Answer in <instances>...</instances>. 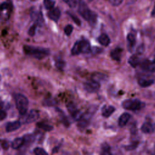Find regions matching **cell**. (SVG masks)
Masks as SVG:
<instances>
[{"label":"cell","instance_id":"83f0119b","mask_svg":"<svg viewBox=\"0 0 155 155\" xmlns=\"http://www.w3.org/2000/svg\"><path fill=\"white\" fill-rule=\"evenodd\" d=\"M63 1L71 8L75 7L77 4V0H63Z\"/></svg>","mask_w":155,"mask_h":155},{"label":"cell","instance_id":"7402d4cb","mask_svg":"<svg viewBox=\"0 0 155 155\" xmlns=\"http://www.w3.org/2000/svg\"><path fill=\"white\" fill-rule=\"evenodd\" d=\"M127 40L130 47H133L134 46L136 43V38H135V36L133 33H129L128 35Z\"/></svg>","mask_w":155,"mask_h":155},{"label":"cell","instance_id":"7a4b0ae2","mask_svg":"<svg viewBox=\"0 0 155 155\" xmlns=\"http://www.w3.org/2000/svg\"><path fill=\"white\" fill-rule=\"evenodd\" d=\"M78 12L82 17L87 21L91 25H93L96 23L97 15L94 12L89 9L85 2H81L80 3Z\"/></svg>","mask_w":155,"mask_h":155},{"label":"cell","instance_id":"44dd1931","mask_svg":"<svg viewBox=\"0 0 155 155\" xmlns=\"http://www.w3.org/2000/svg\"><path fill=\"white\" fill-rule=\"evenodd\" d=\"M67 110L69 111V113L71 114V116H73L78 110V108H76L75 104H73V102H69L67 105Z\"/></svg>","mask_w":155,"mask_h":155},{"label":"cell","instance_id":"ab89813d","mask_svg":"<svg viewBox=\"0 0 155 155\" xmlns=\"http://www.w3.org/2000/svg\"><path fill=\"white\" fill-rule=\"evenodd\" d=\"M93 1V0H88V2H91V1Z\"/></svg>","mask_w":155,"mask_h":155},{"label":"cell","instance_id":"ba28073f","mask_svg":"<svg viewBox=\"0 0 155 155\" xmlns=\"http://www.w3.org/2000/svg\"><path fill=\"white\" fill-rule=\"evenodd\" d=\"M39 117V113L38 110H31L28 113L25 119V122L27 124L32 123L36 121Z\"/></svg>","mask_w":155,"mask_h":155},{"label":"cell","instance_id":"cb8c5ba5","mask_svg":"<svg viewBox=\"0 0 155 155\" xmlns=\"http://www.w3.org/2000/svg\"><path fill=\"white\" fill-rule=\"evenodd\" d=\"M24 140V143H30L34 141L35 137L32 134H27L23 136Z\"/></svg>","mask_w":155,"mask_h":155},{"label":"cell","instance_id":"4fadbf2b","mask_svg":"<svg viewBox=\"0 0 155 155\" xmlns=\"http://www.w3.org/2000/svg\"><path fill=\"white\" fill-rule=\"evenodd\" d=\"M123 50L120 48L117 47L115 49L113 50L111 53H110V56L111 57V58L114 60L116 61H119L122 55V53Z\"/></svg>","mask_w":155,"mask_h":155},{"label":"cell","instance_id":"836d02e7","mask_svg":"<svg viewBox=\"0 0 155 155\" xmlns=\"http://www.w3.org/2000/svg\"><path fill=\"white\" fill-rule=\"evenodd\" d=\"M70 16L71 17V18H72V19L73 20V21H74L77 25H81V21H80V20L78 19V17H76V16H74V15H70Z\"/></svg>","mask_w":155,"mask_h":155},{"label":"cell","instance_id":"52a82bcc","mask_svg":"<svg viewBox=\"0 0 155 155\" xmlns=\"http://www.w3.org/2000/svg\"><path fill=\"white\" fill-rule=\"evenodd\" d=\"M140 67L145 71L154 72L155 71V63L150 60H144L140 63Z\"/></svg>","mask_w":155,"mask_h":155},{"label":"cell","instance_id":"5bb4252c","mask_svg":"<svg viewBox=\"0 0 155 155\" xmlns=\"http://www.w3.org/2000/svg\"><path fill=\"white\" fill-rule=\"evenodd\" d=\"M24 143V140L22 137H17L13 140L12 143V147L13 149H18Z\"/></svg>","mask_w":155,"mask_h":155},{"label":"cell","instance_id":"ffe728a7","mask_svg":"<svg viewBox=\"0 0 155 155\" xmlns=\"http://www.w3.org/2000/svg\"><path fill=\"white\" fill-rule=\"evenodd\" d=\"M37 126L38 128H39L44 131H50L53 129V126L47 124H45V123H43V122L38 123Z\"/></svg>","mask_w":155,"mask_h":155},{"label":"cell","instance_id":"30bf717a","mask_svg":"<svg viewBox=\"0 0 155 155\" xmlns=\"http://www.w3.org/2000/svg\"><path fill=\"white\" fill-rule=\"evenodd\" d=\"M21 127V123L19 121H13L12 122H8L6 125L5 130L7 132H12L18 130Z\"/></svg>","mask_w":155,"mask_h":155},{"label":"cell","instance_id":"74e56055","mask_svg":"<svg viewBox=\"0 0 155 155\" xmlns=\"http://www.w3.org/2000/svg\"><path fill=\"white\" fill-rule=\"evenodd\" d=\"M151 15H152V16H155V5H154V8H153V10H152Z\"/></svg>","mask_w":155,"mask_h":155},{"label":"cell","instance_id":"d4e9b609","mask_svg":"<svg viewBox=\"0 0 155 155\" xmlns=\"http://www.w3.org/2000/svg\"><path fill=\"white\" fill-rule=\"evenodd\" d=\"M33 152L36 155H46L47 154V153L42 148L37 147L34 149Z\"/></svg>","mask_w":155,"mask_h":155},{"label":"cell","instance_id":"3957f363","mask_svg":"<svg viewBox=\"0 0 155 155\" xmlns=\"http://www.w3.org/2000/svg\"><path fill=\"white\" fill-rule=\"evenodd\" d=\"M90 51V45L87 40H81L76 42L73 46L71 52L73 55H77L81 53H88Z\"/></svg>","mask_w":155,"mask_h":155},{"label":"cell","instance_id":"7c38bea8","mask_svg":"<svg viewBox=\"0 0 155 155\" xmlns=\"http://www.w3.org/2000/svg\"><path fill=\"white\" fill-rule=\"evenodd\" d=\"M130 118V115L128 113H124L120 115L118 120V124L120 127H124L128 122Z\"/></svg>","mask_w":155,"mask_h":155},{"label":"cell","instance_id":"f35d334b","mask_svg":"<svg viewBox=\"0 0 155 155\" xmlns=\"http://www.w3.org/2000/svg\"><path fill=\"white\" fill-rule=\"evenodd\" d=\"M153 131H155V124H153Z\"/></svg>","mask_w":155,"mask_h":155},{"label":"cell","instance_id":"603a6c76","mask_svg":"<svg viewBox=\"0 0 155 155\" xmlns=\"http://www.w3.org/2000/svg\"><path fill=\"white\" fill-rule=\"evenodd\" d=\"M44 4L47 9H51L54 5V1L53 0H44Z\"/></svg>","mask_w":155,"mask_h":155},{"label":"cell","instance_id":"ac0fdd59","mask_svg":"<svg viewBox=\"0 0 155 155\" xmlns=\"http://www.w3.org/2000/svg\"><path fill=\"white\" fill-rule=\"evenodd\" d=\"M128 63L130 64V65L133 67H136L139 63H140V59L139 58L134 54L131 56L129 59H128Z\"/></svg>","mask_w":155,"mask_h":155},{"label":"cell","instance_id":"d590c367","mask_svg":"<svg viewBox=\"0 0 155 155\" xmlns=\"http://www.w3.org/2000/svg\"><path fill=\"white\" fill-rule=\"evenodd\" d=\"M1 145L2 147V148L5 150H7L8 148L9 147V145H8V143L5 141V140H4L2 142H1Z\"/></svg>","mask_w":155,"mask_h":155},{"label":"cell","instance_id":"f546056e","mask_svg":"<svg viewBox=\"0 0 155 155\" xmlns=\"http://www.w3.org/2000/svg\"><path fill=\"white\" fill-rule=\"evenodd\" d=\"M36 24H33L31 27H30V28H29L28 31V34L30 36H33L35 35V32H36Z\"/></svg>","mask_w":155,"mask_h":155},{"label":"cell","instance_id":"8d00e7d4","mask_svg":"<svg viewBox=\"0 0 155 155\" xmlns=\"http://www.w3.org/2000/svg\"><path fill=\"white\" fill-rule=\"evenodd\" d=\"M143 50H144L143 45H141L139 47V48H137V52L139 54H141V53H142L143 51Z\"/></svg>","mask_w":155,"mask_h":155},{"label":"cell","instance_id":"2e32d148","mask_svg":"<svg viewBox=\"0 0 155 155\" xmlns=\"http://www.w3.org/2000/svg\"><path fill=\"white\" fill-rule=\"evenodd\" d=\"M98 41L101 45L104 46H107L110 42V39L106 34H102L98 38Z\"/></svg>","mask_w":155,"mask_h":155},{"label":"cell","instance_id":"4316f807","mask_svg":"<svg viewBox=\"0 0 155 155\" xmlns=\"http://www.w3.org/2000/svg\"><path fill=\"white\" fill-rule=\"evenodd\" d=\"M73 26L71 25H67L65 26V27L64 28V32L65 33L66 35L67 36H70L71 35V33L73 31Z\"/></svg>","mask_w":155,"mask_h":155},{"label":"cell","instance_id":"6da1fadb","mask_svg":"<svg viewBox=\"0 0 155 155\" xmlns=\"http://www.w3.org/2000/svg\"><path fill=\"white\" fill-rule=\"evenodd\" d=\"M24 51L26 54L39 59L45 58L50 54L48 49L30 45H24Z\"/></svg>","mask_w":155,"mask_h":155},{"label":"cell","instance_id":"1f68e13d","mask_svg":"<svg viewBox=\"0 0 155 155\" xmlns=\"http://www.w3.org/2000/svg\"><path fill=\"white\" fill-rule=\"evenodd\" d=\"M55 65H56V66L58 68L62 69L65 66V62L62 61V60H59V61L56 62Z\"/></svg>","mask_w":155,"mask_h":155},{"label":"cell","instance_id":"e575fe53","mask_svg":"<svg viewBox=\"0 0 155 155\" xmlns=\"http://www.w3.org/2000/svg\"><path fill=\"white\" fill-rule=\"evenodd\" d=\"M45 105H53L55 104V101H54V99H48L47 101H45Z\"/></svg>","mask_w":155,"mask_h":155},{"label":"cell","instance_id":"5b68a950","mask_svg":"<svg viewBox=\"0 0 155 155\" xmlns=\"http://www.w3.org/2000/svg\"><path fill=\"white\" fill-rule=\"evenodd\" d=\"M122 106L126 110L135 111L143 107L144 104L138 99H127L122 102Z\"/></svg>","mask_w":155,"mask_h":155},{"label":"cell","instance_id":"277c9868","mask_svg":"<svg viewBox=\"0 0 155 155\" xmlns=\"http://www.w3.org/2000/svg\"><path fill=\"white\" fill-rule=\"evenodd\" d=\"M15 99L16 101V105L19 113L21 115H24L26 113L28 107V99L22 94H16L15 96Z\"/></svg>","mask_w":155,"mask_h":155},{"label":"cell","instance_id":"d6a6232c","mask_svg":"<svg viewBox=\"0 0 155 155\" xmlns=\"http://www.w3.org/2000/svg\"><path fill=\"white\" fill-rule=\"evenodd\" d=\"M110 3L114 6L119 5L123 1V0H109Z\"/></svg>","mask_w":155,"mask_h":155},{"label":"cell","instance_id":"f1b7e54d","mask_svg":"<svg viewBox=\"0 0 155 155\" xmlns=\"http://www.w3.org/2000/svg\"><path fill=\"white\" fill-rule=\"evenodd\" d=\"M138 145V142H134L133 143H131V144L127 145L125 147V149L128 151H131V150H133L134 149H135Z\"/></svg>","mask_w":155,"mask_h":155},{"label":"cell","instance_id":"484cf974","mask_svg":"<svg viewBox=\"0 0 155 155\" xmlns=\"http://www.w3.org/2000/svg\"><path fill=\"white\" fill-rule=\"evenodd\" d=\"M7 116L6 111L3 109V103L0 102V120L4 119Z\"/></svg>","mask_w":155,"mask_h":155},{"label":"cell","instance_id":"8fae6325","mask_svg":"<svg viewBox=\"0 0 155 155\" xmlns=\"http://www.w3.org/2000/svg\"><path fill=\"white\" fill-rule=\"evenodd\" d=\"M115 111V108L114 107L111 105L109 106H104L102 109V114L104 117H110Z\"/></svg>","mask_w":155,"mask_h":155},{"label":"cell","instance_id":"60d3db41","mask_svg":"<svg viewBox=\"0 0 155 155\" xmlns=\"http://www.w3.org/2000/svg\"><path fill=\"white\" fill-rule=\"evenodd\" d=\"M154 62V63H155V56H154V61H153Z\"/></svg>","mask_w":155,"mask_h":155},{"label":"cell","instance_id":"9a60e30c","mask_svg":"<svg viewBox=\"0 0 155 155\" xmlns=\"http://www.w3.org/2000/svg\"><path fill=\"white\" fill-rule=\"evenodd\" d=\"M141 131L144 133H150L153 131V125L150 122H145L141 127Z\"/></svg>","mask_w":155,"mask_h":155},{"label":"cell","instance_id":"8992f818","mask_svg":"<svg viewBox=\"0 0 155 155\" xmlns=\"http://www.w3.org/2000/svg\"><path fill=\"white\" fill-rule=\"evenodd\" d=\"M85 90L89 93H94L100 88V84L93 79L88 81L84 84Z\"/></svg>","mask_w":155,"mask_h":155},{"label":"cell","instance_id":"e0dca14e","mask_svg":"<svg viewBox=\"0 0 155 155\" xmlns=\"http://www.w3.org/2000/svg\"><path fill=\"white\" fill-rule=\"evenodd\" d=\"M91 79L97 82L103 81L107 79V76L101 73H94L91 76Z\"/></svg>","mask_w":155,"mask_h":155},{"label":"cell","instance_id":"4dcf8cb0","mask_svg":"<svg viewBox=\"0 0 155 155\" xmlns=\"http://www.w3.org/2000/svg\"><path fill=\"white\" fill-rule=\"evenodd\" d=\"M102 149L103 151V154H110V146L107 144V143H104L102 146Z\"/></svg>","mask_w":155,"mask_h":155},{"label":"cell","instance_id":"9c48e42d","mask_svg":"<svg viewBox=\"0 0 155 155\" xmlns=\"http://www.w3.org/2000/svg\"><path fill=\"white\" fill-rule=\"evenodd\" d=\"M48 16L50 19L57 22L61 16V12L58 8H52L48 12Z\"/></svg>","mask_w":155,"mask_h":155},{"label":"cell","instance_id":"d6986e66","mask_svg":"<svg viewBox=\"0 0 155 155\" xmlns=\"http://www.w3.org/2000/svg\"><path fill=\"white\" fill-rule=\"evenodd\" d=\"M138 83L140 86L142 87H147L151 85L154 83V80L153 79H145L141 78L139 80Z\"/></svg>","mask_w":155,"mask_h":155}]
</instances>
